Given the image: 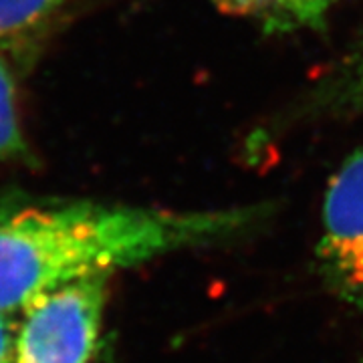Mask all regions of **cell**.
I'll return each mask as SVG.
<instances>
[{
	"label": "cell",
	"mask_w": 363,
	"mask_h": 363,
	"mask_svg": "<svg viewBox=\"0 0 363 363\" xmlns=\"http://www.w3.org/2000/svg\"><path fill=\"white\" fill-rule=\"evenodd\" d=\"M272 214L269 202L214 210L73 202L0 204V313L97 274L236 240Z\"/></svg>",
	"instance_id": "1"
},
{
	"label": "cell",
	"mask_w": 363,
	"mask_h": 363,
	"mask_svg": "<svg viewBox=\"0 0 363 363\" xmlns=\"http://www.w3.org/2000/svg\"><path fill=\"white\" fill-rule=\"evenodd\" d=\"M109 274L55 289L21 313L14 363H97Z\"/></svg>",
	"instance_id": "2"
},
{
	"label": "cell",
	"mask_w": 363,
	"mask_h": 363,
	"mask_svg": "<svg viewBox=\"0 0 363 363\" xmlns=\"http://www.w3.org/2000/svg\"><path fill=\"white\" fill-rule=\"evenodd\" d=\"M317 262L339 297L363 313V145L327 184Z\"/></svg>",
	"instance_id": "3"
},
{
	"label": "cell",
	"mask_w": 363,
	"mask_h": 363,
	"mask_svg": "<svg viewBox=\"0 0 363 363\" xmlns=\"http://www.w3.org/2000/svg\"><path fill=\"white\" fill-rule=\"evenodd\" d=\"M216 11L250 23L264 35L321 30L333 0H212Z\"/></svg>",
	"instance_id": "4"
},
{
	"label": "cell",
	"mask_w": 363,
	"mask_h": 363,
	"mask_svg": "<svg viewBox=\"0 0 363 363\" xmlns=\"http://www.w3.org/2000/svg\"><path fill=\"white\" fill-rule=\"evenodd\" d=\"M303 111L331 119L363 113V37L309 91Z\"/></svg>",
	"instance_id": "5"
},
{
	"label": "cell",
	"mask_w": 363,
	"mask_h": 363,
	"mask_svg": "<svg viewBox=\"0 0 363 363\" xmlns=\"http://www.w3.org/2000/svg\"><path fill=\"white\" fill-rule=\"evenodd\" d=\"M71 0H0V49L9 51L39 35Z\"/></svg>",
	"instance_id": "6"
},
{
	"label": "cell",
	"mask_w": 363,
	"mask_h": 363,
	"mask_svg": "<svg viewBox=\"0 0 363 363\" xmlns=\"http://www.w3.org/2000/svg\"><path fill=\"white\" fill-rule=\"evenodd\" d=\"M4 52L0 49V162H11L25 156L26 142L18 117L16 87Z\"/></svg>",
	"instance_id": "7"
},
{
	"label": "cell",
	"mask_w": 363,
	"mask_h": 363,
	"mask_svg": "<svg viewBox=\"0 0 363 363\" xmlns=\"http://www.w3.org/2000/svg\"><path fill=\"white\" fill-rule=\"evenodd\" d=\"M21 325V313H0V363H14L16 335Z\"/></svg>",
	"instance_id": "8"
},
{
	"label": "cell",
	"mask_w": 363,
	"mask_h": 363,
	"mask_svg": "<svg viewBox=\"0 0 363 363\" xmlns=\"http://www.w3.org/2000/svg\"><path fill=\"white\" fill-rule=\"evenodd\" d=\"M97 363H107V362H105V359H99V357H97Z\"/></svg>",
	"instance_id": "9"
}]
</instances>
